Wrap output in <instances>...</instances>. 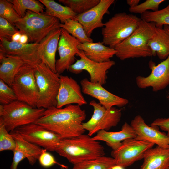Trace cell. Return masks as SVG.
<instances>
[{"label":"cell","mask_w":169,"mask_h":169,"mask_svg":"<svg viewBox=\"0 0 169 169\" xmlns=\"http://www.w3.org/2000/svg\"><path fill=\"white\" fill-rule=\"evenodd\" d=\"M21 18L24 17L27 10L37 13H44L45 8L39 0H8Z\"/></svg>","instance_id":"28"},{"label":"cell","mask_w":169,"mask_h":169,"mask_svg":"<svg viewBox=\"0 0 169 169\" xmlns=\"http://www.w3.org/2000/svg\"><path fill=\"white\" fill-rule=\"evenodd\" d=\"M10 133L15 140L16 144L27 153L28 156L27 159L29 164L33 165L38 160L43 148L26 140L14 131L10 132Z\"/></svg>","instance_id":"27"},{"label":"cell","mask_w":169,"mask_h":169,"mask_svg":"<svg viewBox=\"0 0 169 169\" xmlns=\"http://www.w3.org/2000/svg\"><path fill=\"white\" fill-rule=\"evenodd\" d=\"M149 65L150 74L146 77H136L138 87L141 89L151 87L154 92L166 88L169 85V56L156 65L152 61H150Z\"/></svg>","instance_id":"14"},{"label":"cell","mask_w":169,"mask_h":169,"mask_svg":"<svg viewBox=\"0 0 169 169\" xmlns=\"http://www.w3.org/2000/svg\"><path fill=\"white\" fill-rule=\"evenodd\" d=\"M16 146V141L10 132L3 125H0V151H13Z\"/></svg>","instance_id":"35"},{"label":"cell","mask_w":169,"mask_h":169,"mask_svg":"<svg viewBox=\"0 0 169 169\" xmlns=\"http://www.w3.org/2000/svg\"><path fill=\"white\" fill-rule=\"evenodd\" d=\"M59 27L66 30L80 43L93 42V39L87 35L82 25L74 19H69L64 23H60Z\"/></svg>","instance_id":"31"},{"label":"cell","mask_w":169,"mask_h":169,"mask_svg":"<svg viewBox=\"0 0 169 169\" xmlns=\"http://www.w3.org/2000/svg\"><path fill=\"white\" fill-rule=\"evenodd\" d=\"M77 14L85 12L97 5L100 0H59Z\"/></svg>","instance_id":"32"},{"label":"cell","mask_w":169,"mask_h":169,"mask_svg":"<svg viewBox=\"0 0 169 169\" xmlns=\"http://www.w3.org/2000/svg\"><path fill=\"white\" fill-rule=\"evenodd\" d=\"M60 85L57 97L56 107L60 108L75 104L80 106L87 102L82 94L81 87L72 78L60 75Z\"/></svg>","instance_id":"17"},{"label":"cell","mask_w":169,"mask_h":169,"mask_svg":"<svg viewBox=\"0 0 169 169\" xmlns=\"http://www.w3.org/2000/svg\"><path fill=\"white\" fill-rule=\"evenodd\" d=\"M115 165L113 157L103 156L74 165L72 169H111Z\"/></svg>","instance_id":"29"},{"label":"cell","mask_w":169,"mask_h":169,"mask_svg":"<svg viewBox=\"0 0 169 169\" xmlns=\"http://www.w3.org/2000/svg\"><path fill=\"white\" fill-rule=\"evenodd\" d=\"M156 28L154 23L141 20L135 31L115 47V55L121 60L130 58L152 56L148 43L154 34Z\"/></svg>","instance_id":"3"},{"label":"cell","mask_w":169,"mask_h":169,"mask_svg":"<svg viewBox=\"0 0 169 169\" xmlns=\"http://www.w3.org/2000/svg\"><path fill=\"white\" fill-rule=\"evenodd\" d=\"M45 110L18 100L6 105H0V125L10 132L20 126L34 123L43 115Z\"/></svg>","instance_id":"6"},{"label":"cell","mask_w":169,"mask_h":169,"mask_svg":"<svg viewBox=\"0 0 169 169\" xmlns=\"http://www.w3.org/2000/svg\"><path fill=\"white\" fill-rule=\"evenodd\" d=\"M136 134L130 124L125 122L122 126L120 131L116 132L109 131L104 130H100L92 137L96 141H105L112 150L118 149L125 140L136 137Z\"/></svg>","instance_id":"20"},{"label":"cell","mask_w":169,"mask_h":169,"mask_svg":"<svg viewBox=\"0 0 169 169\" xmlns=\"http://www.w3.org/2000/svg\"><path fill=\"white\" fill-rule=\"evenodd\" d=\"M163 28L166 33L169 35V26L164 25Z\"/></svg>","instance_id":"44"},{"label":"cell","mask_w":169,"mask_h":169,"mask_svg":"<svg viewBox=\"0 0 169 169\" xmlns=\"http://www.w3.org/2000/svg\"><path fill=\"white\" fill-rule=\"evenodd\" d=\"M89 105L93 108V114L90 119L83 122V126L90 136L100 130L108 131L120 122L122 114L121 109L115 107L108 109L94 100L91 101Z\"/></svg>","instance_id":"9"},{"label":"cell","mask_w":169,"mask_h":169,"mask_svg":"<svg viewBox=\"0 0 169 169\" xmlns=\"http://www.w3.org/2000/svg\"><path fill=\"white\" fill-rule=\"evenodd\" d=\"M18 32L14 25L0 17V37L11 41L12 36Z\"/></svg>","instance_id":"37"},{"label":"cell","mask_w":169,"mask_h":169,"mask_svg":"<svg viewBox=\"0 0 169 169\" xmlns=\"http://www.w3.org/2000/svg\"><path fill=\"white\" fill-rule=\"evenodd\" d=\"M0 79L11 87L14 79L25 64L20 58L0 53Z\"/></svg>","instance_id":"24"},{"label":"cell","mask_w":169,"mask_h":169,"mask_svg":"<svg viewBox=\"0 0 169 169\" xmlns=\"http://www.w3.org/2000/svg\"><path fill=\"white\" fill-rule=\"evenodd\" d=\"M13 131L27 141L51 151H55L63 139L58 134L35 123L20 126Z\"/></svg>","instance_id":"11"},{"label":"cell","mask_w":169,"mask_h":169,"mask_svg":"<svg viewBox=\"0 0 169 169\" xmlns=\"http://www.w3.org/2000/svg\"><path fill=\"white\" fill-rule=\"evenodd\" d=\"M0 17L14 26L21 18L14 8L13 4L8 0H0Z\"/></svg>","instance_id":"33"},{"label":"cell","mask_w":169,"mask_h":169,"mask_svg":"<svg viewBox=\"0 0 169 169\" xmlns=\"http://www.w3.org/2000/svg\"><path fill=\"white\" fill-rule=\"evenodd\" d=\"M140 169H166L169 167V148L158 146L148 150Z\"/></svg>","instance_id":"23"},{"label":"cell","mask_w":169,"mask_h":169,"mask_svg":"<svg viewBox=\"0 0 169 169\" xmlns=\"http://www.w3.org/2000/svg\"><path fill=\"white\" fill-rule=\"evenodd\" d=\"M41 43L22 44L0 37V53L16 56L25 63L33 67L41 61Z\"/></svg>","instance_id":"12"},{"label":"cell","mask_w":169,"mask_h":169,"mask_svg":"<svg viewBox=\"0 0 169 169\" xmlns=\"http://www.w3.org/2000/svg\"><path fill=\"white\" fill-rule=\"evenodd\" d=\"M166 169H169V167L167 168Z\"/></svg>","instance_id":"48"},{"label":"cell","mask_w":169,"mask_h":169,"mask_svg":"<svg viewBox=\"0 0 169 169\" xmlns=\"http://www.w3.org/2000/svg\"></svg>","instance_id":"49"},{"label":"cell","mask_w":169,"mask_h":169,"mask_svg":"<svg viewBox=\"0 0 169 169\" xmlns=\"http://www.w3.org/2000/svg\"><path fill=\"white\" fill-rule=\"evenodd\" d=\"M17 100L12 88L0 79V105H7Z\"/></svg>","instance_id":"36"},{"label":"cell","mask_w":169,"mask_h":169,"mask_svg":"<svg viewBox=\"0 0 169 169\" xmlns=\"http://www.w3.org/2000/svg\"><path fill=\"white\" fill-rule=\"evenodd\" d=\"M165 1L164 0H146L134 7L129 8V11L131 13L141 15L149 10L156 11L159 10L160 4Z\"/></svg>","instance_id":"34"},{"label":"cell","mask_w":169,"mask_h":169,"mask_svg":"<svg viewBox=\"0 0 169 169\" xmlns=\"http://www.w3.org/2000/svg\"><path fill=\"white\" fill-rule=\"evenodd\" d=\"M86 117L84 110L77 105L64 108L52 106L45 109L43 115L34 123L60 136L63 139L71 138L84 134L83 123Z\"/></svg>","instance_id":"1"},{"label":"cell","mask_w":169,"mask_h":169,"mask_svg":"<svg viewBox=\"0 0 169 169\" xmlns=\"http://www.w3.org/2000/svg\"><path fill=\"white\" fill-rule=\"evenodd\" d=\"M80 42L64 29L61 28L58 50L59 58L56 60V72L60 75L75 62V55L79 52Z\"/></svg>","instance_id":"15"},{"label":"cell","mask_w":169,"mask_h":169,"mask_svg":"<svg viewBox=\"0 0 169 169\" xmlns=\"http://www.w3.org/2000/svg\"><path fill=\"white\" fill-rule=\"evenodd\" d=\"M45 7V14L57 18L64 23L70 19H74L78 15L69 8L63 6L53 0H39Z\"/></svg>","instance_id":"26"},{"label":"cell","mask_w":169,"mask_h":169,"mask_svg":"<svg viewBox=\"0 0 169 169\" xmlns=\"http://www.w3.org/2000/svg\"><path fill=\"white\" fill-rule=\"evenodd\" d=\"M141 20L136 15L124 12L115 14L104 23L101 30L102 42L115 49L135 31Z\"/></svg>","instance_id":"4"},{"label":"cell","mask_w":169,"mask_h":169,"mask_svg":"<svg viewBox=\"0 0 169 169\" xmlns=\"http://www.w3.org/2000/svg\"><path fill=\"white\" fill-rule=\"evenodd\" d=\"M141 18L147 22L154 23L157 28L169 26V3L166 7L160 10L145 12L141 15Z\"/></svg>","instance_id":"30"},{"label":"cell","mask_w":169,"mask_h":169,"mask_svg":"<svg viewBox=\"0 0 169 169\" xmlns=\"http://www.w3.org/2000/svg\"><path fill=\"white\" fill-rule=\"evenodd\" d=\"M168 95L167 96V98L169 100V90H168Z\"/></svg>","instance_id":"46"},{"label":"cell","mask_w":169,"mask_h":169,"mask_svg":"<svg viewBox=\"0 0 169 169\" xmlns=\"http://www.w3.org/2000/svg\"><path fill=\"white\" fill-rule=\"evenodd\" d=\"M148 45L152 56L157 55L160 59L164 60L169 56V35L163 28L156 27Z\"/></svg>","instance_id":"25"},{"label":"cell","mask_w":169,"mask_h":169,"mask_svg":"<svg viewBox=\"0 0 169 169\" xmlns=\"http://www.w3.org/2000/svg\"><path fill=\"white\" fill-rule=\"evenodd\" d=\"M80 84L83 93L97 99L107 109L115 106L122 107L129 103L128 99L110 93L100 84L92 82L87 78L82 79Z\"/></svg>","instance_id":"16"},{"label":"cell","mask_w":169,"mask_h":169,"mask_svg":"<svg viewBox=\"0 0 169 169\" xmlns=\"http://www.w3.org/2000/svg\"><path fill=\"white\" fill-rule=\"evenodd\" d=\"M13 151V156L10 169H17L19 163L25 158L28 159V156L26 152L17 144Z\"/></svg>","instance_id":"39"},{"label":"cell","mask_w":169,"mask_h":169,"mask_svg":"<svg viewBox=\"0 0 169 169\" xmlns=\"http://www.w3.org/2000/svg\"><path fill=\"white\" fill-rule=\"evenodd\" d=\"M60 169H66L63 167H60Z\"/></svg>","instance_id":"47"},{"label":"cell","mask_w":169,"mask_h":169,"mask_svg":"<svg viewBox=\"0 0 169 169\" xmlns=\"http://www.w3.org/2000/svg\"><path fill=\"white\" fill-rule=\"evenodd\" d=\"M55 151L73 165L105 154L104 147L99 141L84 134L75 137L63 139Z\"/></svg>","instance_id":"2"},{"label":"cell","mask_w":169,"mask_h":169,"mask_svg":"<svg viewBox=\"0 0 169 169\" xmlns=\"http://www.w3.org/2000/svg\"><path fill=\"white\" fill-rule=\"evenodd\" d=\"M60 23L55 17L27 10L15 26L21 34L28 37L27 43L39 44L51 32L60 28Z\"/></svg>","instance_id":"5"},{"label":"cell","mask_w":169,"mask_h":169,"mask_svg":"<svg viewBox=\"0 0 169 169\" xmlns=\"http://www.w3.org/2000/svg\"><path fill=\"white\" fill-rule=\"evenodd\" d=\"M28 39V37L26 35L22 34L19 42L22 44L27 43Z\"/></svg>","instance_id":"43"},{"label":"cell","mask_w":169,"mask_h":169,"mask_svg":"<svg viewBox=\"0 0 169 169\" xmlns=\"http://www.w3.org/2000/svg\"><path fill=\"white\" fill-rule=\"evenodd\" d=\"M78 48L89 59L98 63L109 61L116 54L115 49L106 46L103 42L80 43Z\"/></svg>","instance_id":"22"},{"label":"cell","mask_w":169,"mask_h":169,"mask_svg":"<svg viewBox=\"0 0 169 169\" xmlns=\"http://www.w3.org/2000/svg\"><path fill=\"white\" fill-rule=\"evenodd\" d=\"M47 151L46 149L43 148L38 159L39 163L41 166L44 168H48L54 164H57L61 167H63L67 169V166L57 162L54 157Z\"/></svg>","instance_id":"38"},{"label":"cell","mask_w":169,"mask_h":169,"mask_svg":"<svg viewBox=\"0 0 169 169\" xmlns=\"http://www.w3.org/2000/svg\"><path fill=\"white\" fill-rule=\"evenodd\" d=\"M111 169H124V168L120 166L115 165Z\"/></svg>","instance_id":"45"},{"label":"cell","mask_w":169,"mask_h":169,"mask_svg":"<svg viewBox=\"0 0 169 169\" xmlns=\"http://www.w3.org/2000/svg\"><path fill=\"white\" fill-rule=\"evenodd\" d=\"M21 35L19 31L16 33L12 36L11 38V40L13 41L19 42Z\"/></svg>","instance_id":"42"},{"label":"cell","mask_w":169,"mask_h":169,"mask_svg":"<svg viewBox=\"0 0 169 169\" xmlns=\"http://www.w3.org/2000/svg\"><path fill=\"white\" fill-rule=\"evenodd\" d=\"M154 145L135 138L127 139L122 142L118 149L112 151L111 156L115 160L116 165L125 168L143 159L146 152Z\"/></svg>","instance_id":"10"},{"label":"cell","mask_w":169,"mask_h":169,"mask_svg":"<svg viewBox=\"0 0 169 169\" xmlns=\"http://www.w3.org/2000/svg\"><path fill=\"white\" fill-rule=\"evenodd\" d=\"M80 59L71 65L68 70L71 73L78 74L83 70L87 71L90 76V81L94 83H99L103 85L106 83L107 72L115 64L113 60L98 63L88 58L82 51L77 54Z\"/></svg>","instance_id":"13"},{"label":"cell","mask_w":169,"mask_h":169,"mask_svg":"<svg viewBox=\"0 0 169 169\" xmlns=\"http://www.w3.org/2000/svg\"><path fill=\"white\" fill-rule=\"evenodd\" d=\"M115 1L114 0H100L97 5L85 13L78 14L74 19L82 25L87 35L90 38L94 30L103 27V16L109 13V9Z\"/></svg>","instance_id":"19"},{"label":"cell","mask_w":169,"mask_h":169,"mask_svg":"<svg viewBox=\"0 0 169 169\" xmlns=\"http://www.w3.org/2000/svg\"><path fill=\"white\" fill-rule=\"evenodd\" d=\"M34 68L39 91L36 107L46 109L52 106L56 107L60 75L54 72L42 61L36 64Z\"/></svg>","instance_id":"7"},{"label":"cell","mask_w":169,"mask_h":169,"mask_svg":"<svg viewBox=\"0 0 169 169\" xmlns=\"http://www.w3.org/2000/svg\"><path fill=\"white\" fill-rule=\"evenodd\" d=\"M11 87L18 100L36 107L39 91L34 76V67L24 64L15 76Z\"/></svg>","instance_id":"8"},{"label":"cell","mask_w":169,"mask_h":169,"mask_svg":"<svg viewBox=\"0 0 169 169\" xmlns=\"http://www.w3.org/2000/svg\"><path fill=\"white\" fill-rule=\"evenodd\" d=\"M61 31L60 28L51 32L40 42L42 46L40 58L54 72H56L55 55Z\"/></svg>","instance_id":"21"},{"label":"cell","mask_w":169,"mask_h":169,"mask_svg":"<svg viewBox=\"0 0 169 169\" xmlns=\"http://www.w3.org/2000/svg\"><path fill=\"white\" fill-rule=\"evenodd\" d=\"M139 0H127V4L129 6V8L134 7L139 4Z\"/></svg>","instance_id":"41"},{"label":"cell","mask_w":169,"mask_h":169,"mask_svg":"<svg viewBox=\"0 0 169 169\" xmlns=\"http://www.w3.org/2000/svg\"><path fill=\"white\" fill-rule=\"evenodd\" d=\"M130 125L136 134V139L146 141L163 148H169V136L160 131L158 127L147 125L141 115L136 116Z\"/></svg>","instance_id":"18"},{"label":"cell","mask_w":169,"mask_h":169,"mask_svg":"<svg viewBox=\"0 0 169 169\" xmlns=\"http://www.w3.org/2000/svg\"><path fill=\"white\" fill-rule=\"evenodd\" d=\"M149 125L156 126L163 131L167 132V135L169 136V117L156 119Z\"/></svg>","instance_id":"40"}]
</instances>
